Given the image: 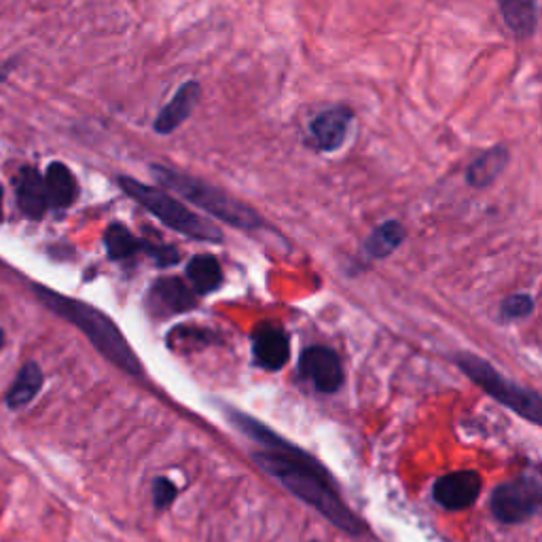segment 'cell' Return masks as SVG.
<instances>
[{
	"label": "cell",
	"mask_w": 542,
	"mask_h": 542,
	"mask_svg": "<svg viewBox=\"0 0 542 542\" xmlns=\"http://www.w3.org/2000/svg\"><path fill=\"white\" fill-rule=\"evenodd\" d=\"M43 178H45L49 208L66 210L77 202V197H79L77 178L64 164H60V161H53V164H49Z\"/></svg>",
	"instance_id": "obj_14"
},
{
	"label": "cell",
	"mask_w": 542,
	"mask_h": 542,
	"mask_svg": "<svg viewBox=\"0 0 542 542\" xmlns=\"http://www.w3.org/2000/svg\"><path fill=\"white\" fill-rule=\"evenodd\" d=\"M352 117V111L346 106H333L329 111L314 117L310 130L316 140V147L327 153L341 149L343 142H346Z\"/></svg>",
	"instance_id": "obj_13"
},
{
	"label": "cell",
	"mask_w": 542,
	"mask_h": 542,
	"mask_svg": "<svg viewBox=\"0 0 542 542\" xmlns=\"http://www.w3.org/2000/svg\"><path fill=\"white\" fill-rule=\"evenodd\" d=\"M252 356L265 371H280L291 358V339L278 324L263 322L252 333Z\"/></svg>",
	"instance_id": "obj_10"
},
{
	"label": "cell",
	"mask_w": 542,
	"mask_h": 542,
	"mask_svg": "<svg viewBox=\"0 0 542 542\" xmlns=\"http://www.w3.org/2000/svg\"><path fill=\"white\" fill-rule=\"evenodd\" d=\"M117 183L134 202H138L144 210H149L159 223L178 231L180 236L214 244L223 242V231L219 227L202 219L200 214L191 212L183 202L176 200V197L170 195L168 191L138 183L136 178L130 176H119Z\"/></svg>",
	"instance_id": "obj_4"
},
{
	"label": "cell",
	"mask_w": 542,
	"mask_h": 542,
	"mask_svg": "<svg viewBox=\"0 0 542 542\" xmlns=\"http://www.w3.org/2000/svg\"><path fill=\"white\" fill-rule=\"evenodd\" d=\"M481 494V477L475 471L447 473L435 481L432 496L449 511H462L473 507Z\"/></svg>",
	"instance_id": "obj_8"
},
{
	"label": "cell",
	"mask_w": 542,
	"mask_h": 542,
	"mask_svg": "<svg viewBox=\"0 0 542 542\" xmlns=\"http://www.w3.org/2000/svg\"><path fill=\"white\" fill-rule=\"evenodd\" d=\"M151 174L155 176V180L161 187L178 193L183 200H187L195 208L212 214L214 219H219L242 231H255L263 227V219L257 214L255 208H250L248 204L236 200V197H231L219 187L206 183V180H200L185 172H178L174 168L159 166V164L151 166Z\"/></svg>",
	"instance_id": "obj_3"
},
{
	"label": "cell",
	"mask_w": 542,
	"mask_h": 542,
	"mask_svg": "<svg viewBox=\"0 0 542 542\" xmlns=\"http://www.w3.org/2000/svg\"><path fill=\"white\" fill-rule=\"evenodd\" d=\"M0 221H3V189H0Z\"/></svg>",
	"instance_id": "obj_23"
},
{
	"label": "cell",
	"mask_w": 542,
	"mask_h": 542,
	"mask_svg": "<svg viewBox=\"0 0 542 542\" xmlns=\"http://www.w3.org/2000/svg\"><path fill=\"white\" fill-rule=\"evenodd\" d=\"M405 242V227L399 221H386L373 229L365 240V255L369 259H386Z\"/></svg>",
	"instance_id": "obj_20"
},
{
	"label": "cell",
	"mask_w": 542,
	"mask_h": 542,
	"mask_svg": "<svg viewBox=\"0 0 542 542\" xmlns=\"http://www.w3.org/2000/svg\"><path fill=\"white\" fill-rule=\"evenodd\" d=\"M104 246H106V255L111 257L113 261H128L136 255L149 257L151 242L136 238L125 225L113 223V225H108V229L104 231Z\"/></svg>",
	"instance_id": "obj_16"
},
{
	"label": "cell",
	"mask_w": 542,
	"mask_h": 542,
	"mask_svg": "<svg viewBox=\"0 0 542 542\" xmlns=\"http://www.w3.org/2000/svg\"><path fill=\"white\" fill-rule=\"evenodd\" d=\"M187 278L195 295H210L223 284L221 263L212 255H195L187 263Z\"/></svg>",
	"instance_id": "obj_18"
},
{
	"label": "cell",
	"mask_w": 542,
	"mask_h": 542,
	"mask_svg": "<svg viewBox=\"0 0 542 542\" xmlns=\"http://www.w3.org/2000/svg\"><path fill=\"white\" fill-rule=\"evenodd\" d=\"M13 187H15L17 206H20L26 219H34V221L43 219L45 212L49 210L43 174L36 168L26 166L13 178Z\"/></svg>",
	"instance_id": "obj_11"
},
{
	"label": "cell",
	"mask_w": 542,
	"mask_h": 542,
	"mask_svg": "<svg viewBox=\"0 0 542 542\" xmlns=\"http://www.w3.org/2000/svg\"><path fill=\"white\" fill-rule=\"evenodd\" d=\"M195 291L180 278H159L147 293V307L153 316H174L193 310Z\"/></svg>",
	"instance_id": "obj_9"
},
{
	"label": "cell",
	"mask_w": 542,
	"mask_h": 542,
	"mask_svg": "<svg viewBox=\"0 0 542 542\" xmlns=\"http://www.w3.org/2000/svg\"><path fill=\"white\" fill-rule=\"evenodd\" d=\"M534 312V299L530 295H511L502 301L500 316L504 320H519L528 318Z\"/></svg>",
	"instance_id": "obj_21"
},
{
	"label": "cell",
	"mask_w": 542,
	"mask_h": 542,
	"mask_svg": "<svg viewBox=\"0 0 542 542\" xmlns=\"http://www.w3.org/2000/svg\"><path fill=\"white\" fill-rule=\"evenodd\" d=\"M178 496V487L172 479L168 477H157L153 481V502H155V509L164 511L168 509L170 504L176 500Z\"/></svg>",
	"instance_id": "obj_22"
},
{
	"label": "cell",
	"mask_w": 542,
	"mask_h": 542,
	"mask_svg": "<svg viewBox=\"0 0 542 542\" xmlns=\"http://www.w3.org/2000/svg\"><path fill=\"white\" fill-rule=\"evenodd\" d=\"M509 159L511 155L507 147H502V144H496V147L487 149L475 161H471V166L466 168V183L475 189L490 187L492 183H496V178L507 170Z\"/></svg>",
	"instance_id": "obj_15"
},
{
	"label": "cell",
	"mask_w": 542,
	"mask_h": 542,
	"mask_svg": "<svg viewBox=\"0 0 542 542\" xmlns=\"http://www.w3.org/2000/svg\"><path fill=\"white\" fill-rule=\"evenodd\" d=\"M504 24L517 39H530L536 30V0H498Z\"/></svg>",
	"instance_id": "obj_19"
},
{
	"label": "cell",
	"mask_w": 542,
	"mask_h": 542,
	"mask_svg": "<svg viewBox=\"0 0 542 542\" xmlns=\"http://www.w3.org/2000/svg\"><path fill=\"white\" fill-rule=\"evenodd\" d=\"M200 94H202V87L197 81H187L185 85H180L174 98L159 111L153 123V130L161 136L176 132L180 125L191 117L197 100H200Z\"/></svg>",
	"instance_id": "obj_12"
},
{
	"label": "cell",
	"mask_w": 542,
	"mask_h": 542,
	"mask_svg": "<svg viewBox=\"0 0 542 542\" xmlns=\"http://www.w3.org/2000/svg\"><path fill=\"white\" fill-rule=\"evenodd\" d=\"M45 382L43 369L36 363H26L20 371H17L15 382L11 384L7 392V407L9 409H24L28 403H32L39 396Z\"/></svg>",
	"instance_id": "obj_17"
},
{
	"label": "cell",
	"mask_w": 542,
	"mask_h": 542,
	"mask_svg": "<svg viewBox=\"0 0 542 542\" xmlns=\"http://www.w3.org/2000/svg\"><path fill=\"white\" fill-rule=\"evenodd\" d=\"M3 343H5V331L0 329V348H3Z\"/></svg>",
	"instance_id": "obj_24"
},
{
	"label": "cell",
	"mask_w": 542,
	"mask_h": 542,
	"mask_svg": "<svg viewBox=\"0 0 542 542\" xmlns=\"http://www.w3.org/2000/svg\"><path fill=\"white\" fill-rule=\"evenodd\" d=\"M490 504L494 517L502 523H521L542 504V485L528 477L507 481L496 487Z\"/></svg>",
	"instance_id": "obj_6"
},
{
	"label": "cell",
	"mask_w": 542,
	"mask_h": 542,
	"mask_svg": "<svg viewBox=\"0 0 542 542\" xmlns=\"http://www.w3.org/2000/svg\"><path fill=\"white\" fill-rule=\"evenodd\" d=\"M456 363L485 394H490L492 399L521 415L523 420L542 426V396L538 392L511 382L475 354H460Z\"/></svg>",
	"instance_id": "obj_5"
},
{
	"label": "cell",
	"mask_w": 542,
	"mask_h": 542,
	"mask_svg": "<svg viewBox=\"0 0 542 542\" xmlns=\"http://www.w3.org/2000/svg\"><path fill=\"white\" fill-rule=\"evenodd\" d=\"M299 373L312 382L320 392H337L343 384V369L339 356L324 346L307 348L299 358Z\"/></svg>",
	"instance_id": "obj_7"
},
{
	"label": "cell",
	"mask_w": 542,
	"mask_h": 542,
	"mask_svg": "<svg viewBox=\"0 0 542 542\" xmlns=\"http://www.w3.org/2000/svg\"><path fill=\"white\" fill-rule=\"evenodd\" d=\"M227 415L233 426L240 428L244 435L267 445L265 451L252 454V460H255L267 475L276 477L286 490H291L305 504H310V507L316 509L322 517H327L331 523H335L339 530L354 536L365 532L363 521H360L346 507V502L337 496L327 471H324L314 458L305 456L301 449L280 439L276 432H271L267 426L252 420L250 415L242 411L229 409Z\"/></svg>",
	"instance_id": "obj_1"
},
{
	"label": "cell",
	"mask_w": 542,
	"mask_h": 542,
	"mask_svg": "<svg viewBox=\"0 0 542 542\" xmlns=\"http://www.w3.org/2000/svg\"><path fill=\"white\" fill-rule=\"evenodd\" d=\"M32 288L47 310L58 314L66 322L75 324L106 360H111L115 367H119L125 373L142 375V363L138 354L132 350L128 339H125V335L119 331L117 324L104 312H100L98 307L79 301L75 297H66L58 291H51V288L43 284H34Z\"/></svg>",
	"instance_id": "obj_2"
}]
</instances>
